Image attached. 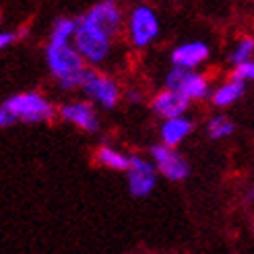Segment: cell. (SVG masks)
<instances>
[{
  "label": "cell",
  "mask_w": 254,
  "mask_h": 254,
  "mask_svg": "<svg viewBox=\"0 0 254 254\" xmlns=\"http://www.w3.org/2000/svg\"><path fill=\"white\" fill-rule=\"evenodd\" d=\"M163 85L176 89L182 95H186L190 101H200L211 95L209 79L205 74L194 72V68H182V66H172L163 79Z\"/></svg>",
  "instance_id": "obj_6"
},
{
  "label": "cell",
  "mask_w": 254,
  "mask_h": 254,
  "mask_svg": "<svg viewBox=\"0 0 254 254\" xmlns=\"http://www.w3.org/2000/svg\"><path fill=\"white\" fill-rule=\"evenodd\" d=\"M250 58H254V37H248V35L240 37L230 52V62L236 66V64H242V62H246Z\"/></svg>",
  "instance_id": "obj_18"
},
{
  "label": "cell",
  "mask_w": 254,
  "mask_h": 254,
  "mask_svg": "<svg viewBox=\"0 0 254 254\" xmlns=\"http://www.w3.org/2000/svg\"><path fill=\"white\" fill-rule=\"evenodd\" d=\"M244 91H246V83L230 77V81H225L211 93V104L215 108H230L244 95Z\"/></svg>",
  "instance_id": "obj_14"
},
{
  "label": "cell",
  "mask_w": 254,
  "mask_h": 254,
  "mask_svg": "<svg viewBox=\"0 0 254 254\" xmlns=\"http://www.w3.org/2000/svg\"><path fill=\"white\" fill-rule=\"evenodd\" d=\"M72 44L87 60L89 66H101L112 56L114 35H110L99 25H95L91 19L83 15L81 19H77V31H74Z\"/></svg>",
  "instance_id": "obj_3"
},
{
  "label": "cell",
  "mask_w": 254,
  "mask_h": 254,
  "mask_svg": "<svg viewBox=\"0 0 254 254\" xmlns=\"http://www.w3.org/2000/svg\"><path fill=\"white\" fill-rule=\"evenodd\" d=\"M232 77L234 79H240V81H254V58L242 62V64H236L234 70H232Z\"/></svg>",
  "instance_id": "obj_19"
},
{
  "label": "cell",
  "mask_w": 254,
  "mask_h": 254,
  "mask_svg": "<svg viewBox=\"0 0 254 254\" xmlns=\"http://www.w3.org/2000/svg\"><path fill=\"white\" fill-rule=\"evenodd\" d=\"M74 31H77V19L60 17L54 21L52 29H50V42L52 44H70Z\"/></svg>",
  "instance_id": "obj_16"
},
{
  "label": "cell",
  "mask_w": 254,
  "mask_h": 254,
  "mask_svg": "<svg viewBox=\"0 0 254 254\" xmlns=\"http://www.w3.org/2000/svg\"><path fill=\"white\" fill-rule=\"evenodd\" d=\"M192 128H194L192 120L186 118V116L168 118L159 126V138H161V143H166L170 147H178L190 132H192Z\"/></svg>",
  "instance_id": "obj_13"
},
{
  "label": "cell",
  "mask_w": 254,
  "mask_h": 254,
  "mask_svg": "<svg viewBox=\"0 0 254 254\" xmlns=\"http://www.w3.org/2000/svg\"><path fill=\"white\" fill-rule=\"evenodd\" d=\"M252 227H254V225H252Z\"/></svg>",
  "instance_id": "obj_23"
},
{
  "label": "cell",
  "mask_w": 254,
  "mask_h": 254,
  "mask_svg": "<svg viewBox=\"0 0 254 254\" xmlns=\"http://www.w3.org/2000/svg\"><path fill=\"white\" fill-rule=\"evenodd\" d=\"M248 200H250V202H254V186L248 190Z\"/></svg>",
  "instance_id": "obj_22"
},
{
  "label": "cell",
  "mask_w": 254,
  "mask_h": 254,
  "mask_svg": "<svg viewBox=\"0 0 254 254\" xmlns=\"http://www.w3.org/2000/svg\"><path fill=\"white\" fill-rule=\"evenodd\" d=\"M190 106V99L186 95H182L180 91L176 89H161L159 93L153 95L151 99V110H153L155 116H159L161 120H168V118H178V116H186Z\"/></svg>",
  "instance_id": "obj_10"
},
{
  "label": "cell",
  "mask_w": 254,
  "mask_h": 254,
  "mask_svg": "<svg viewBox=\"0 0 254 254\" xmlns=\"http://www.w3.org/2000/svg\"><path fill=\"white\" fill-rule=\"evenodd\" d=\"M21 33H23V29H17V31H2V33H0V48H2V50H6L8 46H12V44H15L17 40H19V37H21Z\"/></svg>",
  "instance_id": "obj_20"
},
{
  "label": "cell",
  "mask_w": 254,
  "mask_h": 254,
  "mask_svg": "<svg viewBox=\"0 0 254 254\" xmlns=\"http://www.w3.org/2000/svg\"><path fill=\"white\" fill-rule=\"evenodd\" d=\"M149 153H151V159L155 161L157 172L166 178V180H170V182H182V180H186V178H188L190 166H188V161L176 151V147H170L166 143H159V145L151 147Z\"/></svg>",
  "instance_id": "obj_8"
},
{
  "label": "cell",
  "mask_w": 254,
  "mask_h": 254,
  "mask_svg": "<svg viewBox=\"0 0 254 254\" xmlns=\"http://www.w3.org/2000/svg\"><path fill=\"white\" fill-rule=\"evenodd\" d=\"M157 166L153 159H147L141 155L130 157V168L126 172L128 178V190L130 194L136 198H145L153 192V188L157 184Z\"/></svg>",
  "instance_id": "obj_7"
},
{
  "label": "cell",
  "mask_w": 254,
  "mask_h": 254,
  "mask_svg": "<svg viewBox=\"0 0 254 254\" xmlns=\"http://www.w3.org/2000/svg\"><path fill=\"white\" fill-rule=\"evenodd\" d=\"M46 64L50 68V74L56 79L58 87L64 91L79 89L83 74L87 70V60L81 56V52L74 44H52L48 42L46 48Z\"/></svg>",
  "instance_id": "obj_2"
},
{
  "label": "cell",
  "mask_w": 254,
  "mask_h": 254,
  "mask_svg": "<svg viewBox=\"0 0 254 254\" xmlns=\"http://www.w3.org/2000/svg\"><path fill=\"white\" fill-rule=\"evenodd\" d=\"M126 33L132 48L145 50L153 44L161 33V23L157 12L147 4H134L126 17Z\"/></svg>",
  "instance_id": "obj_4"
},
{
  "label": "cell",
  "mask_w": 254,
  "mask_h": 254,
  "mask_svg": "<svg viewBox=\"0 0 254 254\" xmlns=\"http://www.w3.org/2000/svg\"><path fill=\"white\" fill-rule=\"evenodd\" d=\"M130 157L132 155H126L120 149L112 147V145H99L95 151V161L101 168L112 170V172H128Z\"/></svg>",
  "instance_id": "obj_15"
},
{
  "label": "cell",
  "mask_w": 254,
  "mask_h": 254,
  "mask_svg": "<svg viewBox=\"0 0 254 254\" xmlns=\"http://www.w3.org/2000/svg\"><path fill=\"white\" fill-rule=\"evenodd\" d=\"M58 116L77 126L79 130L83 132H97L99 130V116H97V110L93 106L91 99H81V101H70V104H64L58 108Z\"/></svg>",
  "instance_id": "obj_9"
},
{
  "label": "cell",
  "mask_w": 254,
  "mask_h": 254,
  "mask_svg": "<svg viewBox=\"0 0 254 254\" xmlns=\"http://www.w3.org/2000/svg\"><path fill=\"white\" fill-rule=\"evenodd\" d=\"M56 116V108L40 91H21L0 104V126L6 128L15 122L40 124Z\"/></svg>",
  "instance_id": "obj_1"
},
{
  "label": "cell",
  "mask_w": 254,
  "mask_h": 254,
  "mask_svg": "<svg viewBox=\"0 0 254 254\" xmlns=\"http://www.w3.org/2000/svg\"><path fill=\"white\" fill-rule=\"evenodd\" d=\"M211 50L205 42H186L172 50L170 62L172 66H182V68H196L202 62H207Z\"/></svg>",
  "instance_id": "obj_12"
},
{
  "label": "cell",
  "mask_w": 254,
  "mask_h": 254,
  "mask_svg": "<svg viewBox=\"0 0 254 254\" xmlns=\"http://www.w3.org/2000/svg\"><path fill=\"white\" fill-rule=\"evenodd\" d=\"M236 130V124L223 116V114H219V116H213L209 122H207V132L209 136L213 138V141H219V138H227V136H232Z\"/></svg>",
  "instance_id": "obj_17"
},
{
  "label": "cell",
  "mask_w": 254,
  "mask_h": 254,
  "mask_svg": "<svg viewBox=\"0 0 254 254\" xmlns=\"http://www.w3.org/2000/svg\"><path fill=\"white\" fill-rule=\"evenodd\" d=\"M81 91L85 97H89L104 110H112L118 106V101L122 97L120 85L116 83V79H112L110 74H104L95 68H87L81 81Z\"/></svg>",
  "instance_id": "obj_5"
},
{
  "label": "cell",
  "mask_w": 254,
  "mask_h": 254,
  "mask_svg": "<svg viewBox=\"0 0 254 254\" xmlns=\"http://www.w3.org/2000/svg\"><path fill=\"white\" fill-rule=\"evenodd\" d=\"M143 97V93L141 91H136V89H130V91H126V99L130 101V104H136L138 99Z\"/></svg>",
  "instance_id": "obj_21"
},
{
  "label": "cell",
  "mask_w": 254,
  "mask_h": 254,
  "mask_svg": "<svg viewBox=\"0 0 254 254\" xmlns=\"http://www.w3.org/2000/svg\"><path fill=\"white\" fill-rule=\"evenodd\" d=\"M87 19H91L95 25H99L104 31H108L110 35L116 37L122 31L124 25V17H122V8L116 0H101V2L93 4L85 12Z\"/></svg>",
  "instance_id": "obj_11"
}]
</instances>
